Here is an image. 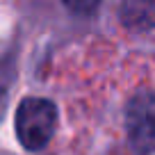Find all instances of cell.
<instances>
[{
  "mask_svg": "<svg viewBox=\"0 0 155 155\" xmlns=\"http://www.w3.org/2000/svg\"><path fill=\"white\" fill-rule=\"evenodd\" d=\"M57 107L41 96H28L16 107V137L25 150H41L57 130Z\"/></svg>",
  "mask_w": 155,
  "mask_h": 155,
  "instance_id": "1",
  "label": "cell"
},
{
  "mask_svg": "<svg viewBox=\"0 0 155 155\" xmlns=\"http://www.w3.org/2000/svg\"><path fill=\"white\" fill-rule=\"evenodd\" d=\"M128 135L139 150L148 153L153 144V96L139 94L128 107Z\"/></svg>",
  "mask_w": 155,
  "mask_h": 155,
  "instance_id": "2",
  "label": "cell"
}]
</instances>
